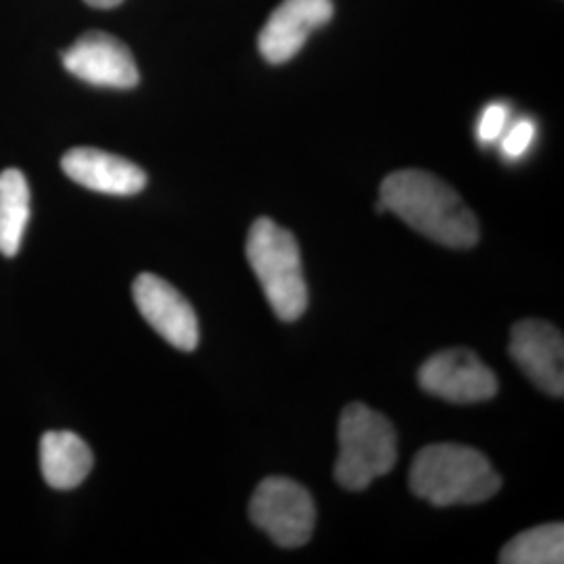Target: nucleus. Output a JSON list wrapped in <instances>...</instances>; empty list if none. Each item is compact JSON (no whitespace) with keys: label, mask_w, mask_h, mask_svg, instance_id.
Wrapping results in <instances>:
<instances>
[{"label":"nucleus","mask_w":564,"mask_h":564,"mask_svg":"<svg viewBox=\"0 0 564 564\" xmlns=\"http://www.w3.org/2000/svg\"><path fill=\"white\" fill-rule=\"evenodd\" d=\"M426 393L449 403H479L498 393V379L477 354L463 347L433 354L419 370Z\"/></svg>","instance_id":"nucleus-6"},{"label":"nucleus","mask_w":564,"mask_h":564,"mask_svg":"<svg viewBox=\"0 0 564 564\" xmlns=\"http://www.w3.org/2000/svg\"><path fill=\"white\" fill-rule=\"evenodd\" d=\"M333 13V0H282L258 39L263 59L272 65L293 59L310 34L328 23Z\"/></svg>","instance_id":"nucleus-10"},{"label":"nucleus","mask_w":564,"mask_h":564,"mask_svg":"<svg viewBox=\"0 0 564 564\" xmlns=\"http://www.w3.org/2000/svg\"><path fill=\"white\" fill-rule=\"evenodd\" d=\"M506 121H508V107L502 102L489 105L479 120V128H477L479 141L494 142L496 139H500V134L505 132Z\"/></svg>","instance_id":"nucleus-16"},{"label":"nucleus","mask_w":564,"mask_h":564,"mask_svg":"<svg viewBox=\"0 0 564 564\" xmlns=\"http://www.w3.org/2000/svg\"><path fill=\"white\" fill-rule=\"evenodd\" d=\"M502 564H561L564 563L563 523H547L519 533L502 547Z\"/></svg>","instance_id":"nucleus-14"},{"label":"nucleus","mask_w":564,"mask_h":564,"mask_svg":"<svg viewBox=\"0 0 564 564\" xmlns=\"http://www.w3.org/2000/svg\"><path fill=\"white\" fill-rule=\"evenodd\" d=\"M84 2L95 7V9H113V7L121 4L123 0H84Z\"/></svg>","instance_id":"nucleus-17"},{"label":"nucleus","mask_w":564,"mask_h":564,"mask_svg":"<svg viewBox=\"0 0 564 564\" xmlns=\"http://www.w3.org/2000/svg\"><path fill=\"white\" fill-rule=\"evenodd\" d=\"M249 519L281 547H302L316 524V505L303 485L286 477H268L258 485Z\"/></svg>","instance_id":"nucleus-5"},{"label":"nucleus","mask_w":564,"mask_h":564,"mask_svg":"<svg viewBox=\"0 0 564 564\" xmlns=\"http://www.w3.org/2000/svg\"><path fill=\"white\" fill-rule=\"evenodd\" d=\"M30 223V186L20 170L0 174V253L18 256L25 226Z\"/></svg>","instance_id":"nucleus-13"},{"label":"nucleus","mask_w":564,"mask_h":564,"mask_svg":"<svg viewBox=\"0 0 564 564\" xmlns=\"http://www.w3.org/2000/svg\"><path fill=\"white\" fill-rule=\"evenodd\" d=\"M500 487L487 456L468 445H426L410 466V489L433 506L481 505Z\"/></svg>","instance_id":"nucleus-2"},{"label":"nucleus","mask_w":564,"mask_h":564,"mask_svg":"<svg viewBox=\"0 0 564 564\" xmlns=\"http://www.w3.org/2000/svg\"><path fill=\"white\" fill-rule=\"evenodd\" d=\"M41 468L51 487L74 489L93 470V452L72 431H48L41 440Z\"/></svg>","instance_id":"nucleus-12"},{"label":"nucleus","mask_w":564,"mask_h":564,"mask_svg":"<svg viewBox=\"0 0 564 564\" xmlns=\"http://www.w3.org/2000/svg\"><path fill=\"white\" fill-rule=\"evenodd\" d=\"M384 212L431 241L452 249H470L479 241V224L463 197L431 172L400 170L384 178L381 199Z\"/></svg>","instance_id":"nucleus-1"},{"label":"nucleus","mask_w":564,"mask_h":564,"mask_svg":"<svg viewBox=\"0 0 564 564\" xmlns=\"http://www.w3.org/2000/svg\"><path fill=\"white\" fill-rule=\"evenodd\" d=\"M398 463V433L389 419L366 403H349L339 421V458L335 481L349 491H364Z\"/></svg>","instance_id":"nucleus-4"},{"label":"nucleus","mask_w":564,"mask_h":564,"mask_svg":"<svg viewBox=\"0 0 564 564\" xmlns=\"http://www.w3.org/2000/svg\"><path fill=\"white\" fill-rule=\"evenodd\" d=\"M533 139H535V123L533 121L521 120L519 123H514L508 130L505 142H502V151H505L506 158L508 160L523 158Z\"/></svg>","instance_id":"nucleus-15"},{"label":"nucleus","mask_w":564,"mask_h":564,"mask_svg":"<svg viewBox=\"0 0 564 564\" xmlns=\"http://www.w3.org/2000/svg\"><path fill=\"white\" fill-rule=\"evenodd\" d=\"M132 295L142 318L170 345L181 351H193L199 345L197 314L170 282L144 272L132 284Z\"/></svg>","instance_id":"nucleus-9"},{"label":"nucleus","mask_w":564,"mask_h":564,"mask_svg":"<svg viewBox=\"0 0 564 564\" xmlns=\"http://www.w3.org/2000/svg\"><path fill=\"white\" fill-rule=\"evenodd\" d=\"M65 69L78 80L101 88H134L141 76L130 48L107 32H86L61 53Z\"/></svg>","instance_id":"nucleus-7"},{"label":"nucleus","mask_w":564,"mask_h":564,"mask_svg":"<svg viewBox=\"0 0 564 564\" xmlns=\"http://www.w3.org/2000/svg\"><path fill=\"white\" fill-rule=\"evenodd\" d=\"M510 356L538 389L552 398H563L564 339L554 324L535 318L514 324Z\"/></svg>","instance_id":"nucleus-8"},{"label":"nucleus","mask_w":564,"mask_h":564,"mask_svg":"<svg viewBox=\"0 0 564 564\" xmlns=\"http://www.w3.org/2000/svg\"><path fill=\"white\" fill-rule=\"evenodd\" d=\"M61 167L67 178L105 195L130 197L147 186V174L142 167L101 149H72L63 155Z\"/></svg>","instance_id":"nucleus-11"},{"label":"nucleus","mask_w":564,"mask_h":564,"mask_svg":"<svg viewBox=\"0 0 564 564\" xmlns=\"http://www.w3.org/2000/svg\"><path fill=\"white\" fill-rule=\"evenodd\" d=\"M247 260L265 300L282 323H295L307 310L300 242L270 218H258L247 235Z\"/></svg>","instance_id":"nucleus-3"}]
</instances>
